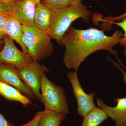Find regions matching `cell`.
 <instances>
[{"mask_svg": "<svg viewBox=\"0 0 126 126\" xmlns=\"http://www.w3.org/2000/svg\"><path fill=\"white\" fill-rule=\"evenodd\" d=\"M122 36V32L118 30L109 36L103 30L94 28L78 30L71 26L61 41V44L65 48L63 58L65 66L77 72L86 58L101 50L108 51L119 59L117 52L113 48L119 43Z\"/></svg>", "mask_w": 126, "mask_h": 126, "instance_id": "cell-1", "label": "cell"}, {"mask_svg": "<svg viewBox=\"0 0 126 126\" xmlns=\"http://www.w3.org/2000/svg\"><path fill=\"white\" fill-rule=\"evenodd\" d=\"M92 13L84 5L82 0H76L70 6L52 10L51 23L47 33L59 44L74 21L81 18L89 21Z\"/></svg>", "mask_w": 126, "mask_h": 126, "instance_id": "cell-2", "label": "cell"}, {"mask_svg": "<svg viewBox=\"0 0 126 126\" xmlns=\"http://www.w3.org/2000/svg\"><path fill=\"white\" fill-rule=\"evenodd\" d=\"M23 40L34 61L39 63L53 54V44L47 32L36 26L23 25Z\"/></svg>", "mask_w": 126, "mask_h": 126, "instance_id": "cell-3", "label": "cell"}, {"mask_svg": "<svg viewBox=\"0 0 126 126\" xmlns=\"http://www.w3.org/2000/svg\"><path fill=\"white\" fill-rule=\"evenodd\" d=\"M40 91L42 103L45 109L66 115L69 113L63 89L50 81L46 74L41 78Z\"/></svg>", "mask_w": 126, "mask_h": 126, "instance_id": "cell-4", "label": "cell"}, {"mask_svg": "<svg viewBox=\"0 0 126 126\" xmlns=\"http://www.w3.org/2000/svg\"><path fill=\"white\" fill-rule=\"evenodd\" d=\"M19 77L41 103V81L43 75L49 72L45 65L33 61L25 67L16 69Z\"/></svg>", "mask_w": 126, "mask_h": 126, "instance_id": "cell-5", "label": "cell"}, {"mask_svg": "<svg viewBox=\"0 0 126 126\" xmlns=\"http://www.w3.org/2000/svg\"><path fill=\"white\" fill-rule=\"evenodd\" d=\"M3 40L4 45L0 51V63L19 69L25 67L34 61L29 54L18 49L14 40L6 35Z\"/></svg>", "mask_w": 126, "mask_h": 126, "instance_id": "cell-6", "label": "cell"}, {"mask_svg": "<svg viewBox=\"0 0 126 126\" xmlns=\"http://www.w3.org/2000/svg\"><path fill=\"white\" fill-rule=\"evenodd\" d=\"M77 71L68 72L67 77L73 89V93L78 103L77 112L83 117L96 107L94 102L95 93L92 92L87 94L81 87L78 78Z\"/></svg>", "mask_w": 126, "mask_h": 126, "instance_id": "cell-7", "label": "cell"}, {"mask_svg": "<svg viewBox=\"0 0 126 126\" xmlns=\"http://www.w3.org/2000/svg\"><path fill=\"white\" fill-rule=\"evenodd\" d=\"M0 82L14 87L29 98L37 99L19 77L16 69L11 65L0 63Z\"/></svg>", "mask_w": 126, "mask_h": 126, "instance_id": "cell-8", "label": "cell"}, {"mask_svg": "<svg viewBox=\"0 0 126 126\" xmlns=\"http://www.w3.org/2000/svg\"><path fill=\"white\" fill-rule=\"evenodd\" d=\"M36 5L32 0H20L12 4L11 17L22 25H35Z\"/></svg>", "mask_w": 126, "mask_h": 126, "instance_id": "cell-9", "label": "cell"}, {"mask_svg": "<svg viewBox=\"0 0 126 126\" xmlns=\"http://www.w3.org/2000/svg\"><path fill=\"white\" fill-rule=\"evenodd\" d=\"M96 100L98 107L115 122V126H126V97L115 98L113 101L117 104L114 107L106 105L101 98H96Z\"/></svg>", "mask_w": 126, "mask_h": 126, "instance_id": "cell-10", "label": "cell"}, {"mask_svg": "<svg viewBox=\"0 0 126 126\" xmlns=\"http://www.w3.org/2000/svg\"><path fill=\"white\" fill-rule=\"evenodd\" d=\"M6 35L18 43L22 50L29 54V51L23 42V25L12 17H8L5 28Z\"/></svg>", "mask_w": 126, "mask_h": 126, "instance_id": "cell-11", "label": "cell"}, {"mask_svg": "<svg viewBox=\"0 0 126 126\" xmlns=\"http://www.w3.org/2000/svg\"><path fill=\"white\" fill-rule=\"evenodd\" d=\"M52 10L41 3L36 6L34 17L35 26L43 31L47 32L51 23Z\"/></svg>", "mask_w": 126, "mask_h": 126, "instance_id": "cell-12", "label": "cell"}, {"mask_svg": "<svg viewBox=\"0 0 126 126\" xmlns=\"http://www.w3.org/2000/svg\"><path fill=\"white\" fill-rule=\"evenodd\" d=\"M0 94L6 99L19 102L24 106L30 103V98L23 94L17 89L1 82H0Z\"/></svg>", "mask_w": 126, "mask_h": 126, "instance_id": "cell-13", "label": "cell"}, {"mask_svg": "<svg viewBox=\"0 0 126 126\" xmlns=\"http://www.w3.org/2000/svg\"><path fill=\"white\" fill-rule=\"evenodd\" d=\"M83 117L81 126H99L108 117L101 108L96 107Z\"/></svg>", "mask_w": 126, "mask_h": 126, "instance_id": "cell-14", "label": "cell"}, {"mask_svg": "<svg viewBox=\"0 0 126 126\" xmlns=\"http://www.w3.org/2000/svg\"><path fill=\"white\" fill-rule=\"evenodd\" d=\"M66 114L45 109L38 126H60L66 118Z\"/></svg>", "mask_w": 126, "mask_h": 126, "instance_id": "cell-15", "label": "cell"}, {"mask_svg": "<svg viewBox=\"0 0 126 126\" xmlns=\"http://www.w3.org/2000/svg\"><path fill=\"white\" fill-rule=\"evenodd\" d=\"M76 0H41L40 2L52 10L70 6Z\"/></svg>", "mask_w": 126, "mask_h": 126, "instance_id": "cell-16", "label": "cell"}, {"mask_svg": "<svg viewBox=\"0 0 126 126\" xmlns=\"http://www.w3.org/2000/svg\"><path fill=\"white\" fill-rule=\"evenodd\" d=\"M98 15V17L101 19H98L99 21H101L102 22V26L103 27V29L108 30H110L111 29V25H112L113 23L115 22V21H121L124 18L126 17V11L124 14L118 16H115V17H112V16H108V17H103L102 18V16L101 14H99Z\"/></svg>", "mask_w": 126, "mask_h": 126, "instance_id": "cell-17", "label": "cell"}, {"mask_svg": "<svg viewBox=\"0 0 126 126\" xmlns=\"http://www.w3.org/2000/svg\"><path fill=\"white\" fill-rule=\"evenodd\" d=\"M113 24H115L121 27L124 31V34L123 35L119 43L120 45H121L124 48L123 49V54L126 56V17L121 21L119 22H114Z\"/></svg>", "mask_w": 126, "mask_h": 126, "instance_id": "cell-18", "label": "cell"}, {"mask_svg": "<svg viewBox=\"0 0 126 126\" xmlns=\"http://www.w3.org/2000/svg\"><path fill=\"white\" fill-rule=\"evenodd\" d=\"M12 5L0 2V16H10Z\"/></svg>", "mask_w": 126, "mask_h": 126, "instance_id": "cell-19", "label": "cell"}, {"mask_svg": "<svg viewBox=\"0 0 126 126\" xmlns=\"http://www.w3.org/2000/svg\"><path fill=\"white\" fill-rule=\"evenodd\" d=\"M8 17L5 16H0V39L1 40H3L6 35V26Z\"/></svg>", "mask_w": 126, "mask_h": 126, "instance_id": "cell-20", "label": "cell"}, {"mask_svg": "<svg viewBox=\"0 0 126 126\" xmlns=\"http://www.w3.org/2000/svg\"><path fill=\"white\" fill-rule=\"evenodd\" d=\"M44 111L36 113L33 118L26 124L21 126H38L40 120L43 116Z\"/></svg>", "mask_w": 126, "mask_h": 126, "instance_id": "cell-21", "label": "cell"}, {"mask_svg": "<svg viewBox=\"0 0 126 126\" xmlns=\"http://www.w3.org/2000/svg\"><path fill=\"white\" fill-rule=\"evenodd\" d=\"M0 126H16L12 124L6 119L0 112Z\"/></svg>", "mask_w": 126, "mask_h": 126, "instance_id": "cell-22", "label": "cell"}, {"mask_svg": "<svg viewBox=\"0 0 126 126\" xmlns=\"http://www.w3.org/2000/svg\"><path fill=\"white\" fill-rule=\"evenodd\" d=\"M19 0H0V2L5 4H12Z\"/></svg>", "mask_w": 126, "mask_h": 126, "instance_id": "cell-23", "label": "cell"}, {"mask_svg": "<svg viewBox=\"0 0 126 126\" xmlns=\"http://www.w3.org/2000/svg\"><path fill=\"white\" fill-rule=\"evenodd\" d=\"M4 41L3 40H1L0 39V51L1 50L4 45Z\"/></svg>", "mask_w": 126, "mask_h": 126, "instance_id": "cell-24", "label": "cell"}, {"mask_svg": "<svg viewBox=\"0 0 126 126\" xmlns=\"http://www.w3.org/2000/svg\"><path fill=\"white\" fill-rule=\"evenodd\" d=\"M32 0L33 1L34 3L37 6L40 3L41 0Z\"/></svg>", "mask_w": 126, "mask_h": 126, "instance_id": "cell-25", "label": "cell"}, {"mask_svg": "<svg viewBox=\"0 0 126 126\" xmlns=\"http://www.w3.org/2000/svg\"><path fill=\"white\" fill-rule=\"evenodd\" d=\"M125 69H126V68H125Z\"/></svg>", "mask_w": 126, "mask_h": 126, "instance_id": "cell-26", "label": "cell"}]
</instances>
